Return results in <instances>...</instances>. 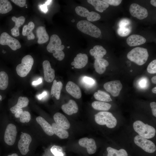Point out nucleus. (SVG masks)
<instances>
[{
	"instance_id": "1",
	"label": "nucleus",
	"mask_w": 156,
	"mask_h": 156,
	"mask_svg": "<svg viewBox=\"0 0 156 156\" xmlns=\"http://www.w3.org/2000/svg\"><path fill=\"white\" fill-rule=\"evenodd\" d=\"M64 46L62 45V41L58 36L53 34L51 37L49 43L47 47V51L52 53L53 57L59 61L62 60L64 58L65 54L62 50Z\"/></svg>"
},
{
	"instance_id": "2",
	"label": "nucleus",
	"mask_w": 156,
	"mask_h": 156,
	"mask_svg": "<svg viewBox=\"0 0 156 156\" xmlns=\"http://www.w3.org/2000/svg\"><path fill=\"white\" fill-rule=\"evenodd\" d=\"M148 56L147 49L136 47L132 49L128 53L127 57L131 61L141 66L146 63Z\"/></svg>"
},
{
	"instance_id": "3",
	"label": "nucleus",
	"mask_w": 156,
	"mask_h": 156,
	"mask_svg": "<svg viewBox=\"0 0 156 156\" xmlns=\"http://www.w3.org/2000/svg\"><path fill=\"white\" fill-rule=\"evenodd\" d=\"M134 130L139 135L146 139L153 137L155 134L156 130L153 127L147 124H145L140 120H137L133 123Z\"/></svg>"
},
{
	"instance_id": "4",
	"label": "nucleus",
	"mask_w": 156,
	"mask_h": 156,
	"mask_svg": "<svg viewBox=\"0 0 156 156\" xmlns=\"http://www.w3.org/2000/svg\"><path fill=\"white\" fill-rule=\"evenodd\" d=\"M77 26L78 29L81 31L92 37L98 38L101 34V31L99 28L86 20L79 21Z\"/></svg>"
},
{
	"instance_id": "5",
	"label": "nucleus",
	"mask_w": 156,
	"mask_h": 156,
	"mask_svg": "<svg viewBox=\"0 0 156 156\" xmlns=\"http://www.w3.org/2000/svg\"><path fill=\"white\" fill-rule=\"evenodd\" d=\"M96 122L101 125H105L110 128L115 127L117 123L116 118L110 112L102 111L98 112L95 115Z\"/></svg>"
},
{
	"instance_id": "6",
	"label": "nucleus",
	"mask_w": 156,
	"mask_h": 156,
	"mask_svg": "<svg viewBox=\"0 0 156 156\" xmlns=\"http://www.w3.org/2000/svg\"><path fill=\"white\" fill-rule=\"evenodd\" d=\"M34 63V59L31 55H28L24 56L22 59L21 63L16 67L17 74L21 77L26 76L30 71Z\"/></svg>"
},
{
	"instance_id": "7",
	"label": "nucleus",
	"mask_w": 156,
	"mask_h": 156,
	"mask_svg": "<svg viewBox=\"0 0 156 156\" xmlns=\"http://www.w3.org/2000/svg\"><path fill=\"white\" fill-rule=\"evenodd\" d=\"M134 142L136 145L147 152L152 153L156 151V147L153 142L139 135L135 137Z\"/></svg>"
},
{
	"instance_id": "8",
	"label": "nucleus",
	"mask_w": 156,
	"mask_h": 156,
	"mask_svg": "<svg viewBox=\"0 0 156 156\" xmlns=\"http://www.w3.org/2000/svg\"><path fill=\"white\" fill-rule=\"evenodd\" d=\"M0 44L7 45L14 51H16L21 47V45L17 40L12 37L6 32L2 33L0 36Z\"/></svg>"
},
{
	"instance_id": "9",
	"label": "nucleus",
	"mask_w": 156,
	"mask_h": 156,
	"mask_svg": "<svg viewBox=\"0 0 156 156\" xmlns=\"http://www.w3.org/2000/svg\"><path fill=\"white\" fill-rule=\"evenodd\" d=\"M76 13L79 15L87 17L88 21L93 22L99 20L101 16L99 14L94 11L89 12L86 8L81 6H77L75 8Z\"/></svg>"
},
{
	"instance_id": "10",
	"label": "nucleus",
	"mask_w": 156,
	"mask_h": 156,
	"mask_svg": "<svg viewBox=\"0 0 156 156\" xmlns=\"http://www.w3.org/2000/svg\"><path fill=\"white\" fill-rule=\"evenodd\" d=\"M17 133L16 126L12 124H8L6 128L4 135L5 143L9 145H13L15 141Z\"/></svg>"
},
{
	"instance_id": "11",
	"label": "nucleus",
	"mask_w": 156,
	"mask_h": 156,
	"mask_svg": "<svg viewBox=\"0 0 156 156\" xmlns=\"http://www.w3.org/2000/svg\"><path fill=\"white\" fill-rule=\"evenodd\" d=\"M103 87L113 96L116 97L119 94L122 86L120 81L116 80L105 83L103 85Z\"/></svg>"
},
{
	"instance_id": "12",
	"label": "nucleus",
	"mask_w": 156,
	"mask_h": 156,
	"mask_svg": "<svg viewBox=\"0 0 156 156\" xmlns=\"http://www.w3.org/2000/svg\"><path fill=\"white\" fill-rule=\"evenodd\" d=\"M129 12L132 16L139 20L146 18L148 15V11L146 8L135 3L131 4Z\"/></svg>"
},
{
	"instance_id": "13",
	"label": "nucleus",
	"mask_w": 156,
	"mask_h": 156,
	"mask_svg": "<svg viewBox=\"0 0 156 156\" xmlns=\"http://www.w3.org/2000/svg\"><path fill=\"white\" fill-rule=\"evenodd\" d=\"M31 140V138L28 134L23 133L21 134L18 143V147L22 155H26L29 151V148Z\"/></svg>"
},
{
	"instance_id": "14",
	"label": "nucleus",
	"mask_w": 156,
	"mask_h": 156,
	"mask_svg": "<svg viewBox=\"0 0 156 156\" xmlns=\"http://www.w3.org/2000/svg\"><path fill=\"white\" fill-rule=\"evenodd\" d=\"M78 143L80 146L86 148L87 152L89 154H92L96 151L97 147L96 142L92 138H82L79 140Z\"/></svg>"
},
{
	"instance_id": "15",
	"label": "nucleus",
	"mask_w": 156,
	"mask_h": 156,
	"mask_svg": "<svg viewBox=\"0 0 156 156\" xmlns=\"http://www.w3.org/2000/svg\"><path fill=\"white\" fill-rule=\"evenodd\" d=\"M42 66L44 80L47 82H52L55 77L54 70L51 68L50 64L48 60L43 61Z\"/></svg>"
},
{
	"instance_id": "16",
	"label": "nucleus",
	"mask_w": 156,
	"mask_h": 156,
	"mask_svg": "<svg viewBox=\"0 0 156 156\" xmlns=\"http://www.w3.org/2000/svg\"><path fill=\"white\" fill-rule=\"evenodd\" d=\"M67 92L72 96L77 99H80L81 96V92L79 87L75 83L68 81L66 86Z\"/></svg>"
},
{
	"instance_id": "17",
	"label": "nucleus",
	"mask_w": 156,
	"mask_h": 156,
	"mask_svg": "<svg viewBox=\"0 0 156 156\" xmlns=\"http://www.w3.org/2000/svg\"><path fill=\"white\" fill-rule=\"evenodd\" d=\"M88 57L86 54H77L71 64L75 68L80 69L85 67L88 63Z\"/></svg>"
},
{
	"instance_id": "18",
	"label": "nucleus",
	"mask_w": 156,
	"mask_h": 156,
	"mask_svg": "<svg viewBox=\"0 0 156 156\" xmlns=\"http://www.w3.org/2000/svg\"><path fill=\"white\" fill-rule=\"evenodd\" d=\"M55 123L62 128L67 129H69L70 124L67 118L62 114L57 112L53 117Z\"/></svg>"
},
{
	"instance_id": "19",
	"label": "nucleus",
	"mask_w": 156,
	"mask_h": 156,
	"mask_svg": "<svg viewBox=\"0 0 156 156\" xmlns=\"http://www.w3.org/2000/svg\"><path fill=\"white\" fill-rule=\"evenodd\" d=\"M61 108L64 112L69 115L77 113L78 110L77 103L72 99L70 100L67 103L63 105Z\"/></svg>"
},
{
	"instance_id": "20",
	"label": "nucleus",
	"mask_w": 156,
	"mask_h": 156,
	"mask_svg": "<svg viewBox=\"0 0 156 156\" xmlns=\"http://www.w3.org/2000/svg\"><path fill=\"white\" fill-rule=\"evenodd\" d=\"M146 39L143 37L137 34H133L129 36L127 39V44L130 47L135 46L144 43Z\"/></svg>"
},
{
	"instance_id": "21",
	"label": "nucleus",
	"mask_w": 156,
	"mask_h": 156,
	"mask_svg": "<svg viewBox=\"0 0 156 156\" xmlns=\"http://www.w3.org/2000/svg\"><path fill=\"white\" fill-rule=\"evenodd\" d=\"M109 65L108 62L105 59L101 58L95 59L94 67L96 72L99 74L103 73L106 70V67Z\"/></svg>"
},
{
	"instance_id": "22",
	"label": "nucleus",
	"mask_w": 156,
	"mask_h": 156,
	"mask_svg": "<svg viewBox=\"0 0 156 156\" xmlns=\"http://www.w3.org/2000/svg\"><path fill=\"white\" fill-rule=\"evenodd\" d=\"M36 120L47 135L51 136L54 134L51 125L43 118L38 116L36 118Z\"/></svg>"
},
{
	"instance_id": "23",
	"label": "nucleus",
	"mask_w": 156,
	"mask_h": 156,
	"mask_svg": "<svg viewBox=\"0 0 156 156\" xmlns=\"http://www.w3.org/2000/svg\"><path fill=\"white\" fill-rule=\"evenodd\" d=\"M12 19L15 23L14 27L11 30L12 34L15 37L18 36L20 34L19 28L24 23L25 18L23 16L18 18L13 16L12 18Z\"/></svg>"
},
{
	"instance_id": "24",
	"label": "nucleus",
	"mask_w": 156,
	"mask_h": 156,
	"mask_svg": "<svg viewBox=\"0 0 156 156\" xmlns=\"http://www.w3.org/2000/svg\"><path fill=\"white\" fill-rule=\"evenodd\" d=\"M36 33L38 44H42L46 42L49 40V36L44 27H38L36 29Z\"/></svg>"
},
{
	"instance_id": "25",
	"label": "nucleus",
	"mask_w": 156,
	"mask_h": 156,
	"mask_svg": "<svg viewBox=\"0 0 156 156\" xmlns=\"http://www.w3.org/2000/svg\"><path fill=\"white\" fill-rule=\"evenodd\" d=\"M107 53L106 50L101 46L96 45L90 50V54L96 59L102 58Z\"/></svg>"
},
{
	"instance_id": "26",
	"label": "nucleus",
	"mask_w": 156,
	"mask_h": 156,
	"mask_svg": "<svg viewBox=\"0 0 156 156\" xmlns=\"http://www.w3.org/2000/svg\"><path fill=\"white\" fill-rule=\"evenodd\" d=\"M88 2L93 6L97 11L102 12L109 7V5L103 0H88Z\"/></svg>"
},
{
	"instance_id": "27",
	"label": "nucleus",
	"mask_w": 156,
	"mask_h": 156,
	"mask_svg": "<svg viewBox=\"0 0 156 156\" xmlns=\"http://www.w3.org/2000/svg\"><path fill=\"white\" fill-rule=\"evenodd\" d=\"M29 100L26 97L20 96L16 105L10 109L12 113L15 114L18 110L23 107H27L28 105Z\"/></svg>"
},
{
	"instance_id": "28",
	"label": "nucleus",
	"mask_w": 156,
	"mask_h": 156,
	"mask_svg": "<svg viewBox=\"0 0 156 156\" xmlns=\"http://www.w3.org/2000/svg\"><path fill=\"white\" fill-rule=\"evenodd\" d=\"M34 27V23L30 21L27 25H25L23 27L22 35L23 36H27L29 40L34 39L35 38V35L32 32Z\"/></svg>"
},
{
	"instance_id": "29",
	"label": "nucleus",
	"mask_w": 156,
	"mask_h": 156,
	"mask_svg": "<svg viewBox=\"0 0 156 156\" xmlns=\"http://www.w3.org/2000/svg\"><path fill=\"white\" fill-rule=\"evenodd\" d=\"M52 127L54 133L62 139L68 138L69 134L66 130L57 125L55 123H53Z\"/></svg>"
},
{
	"instance_id": "30",
	"label": "nucleus",
	"mask_w": 156,
	"mask_h": 156,
	"mask_svg": "<svg viewBox=\"0 0 156 156\" xmlns=\"http://www.w3.org/2000/svg\"><path fill=\"white\" fill-rule=\"evenodd\" d=\"M62 86L63 84L62 82H57L56 80H54L51 87V94L55 97L57 100H58L60 98Z\"/></svg>"
},
{
	"instance_id": "31",
	"label": "nucleus",
	"mask_w": 156,
	"mask_h": 156,
	"mask_svg": "<svg viewBox=\"0 0 156 156\" xmlns=\"http://www.w3.org/2000/svg\"><path fill=\"white\" fill-rule=\"evenodd\" d=\"M15 116L19 118L20 121L22 123L28 122L31 120V115L28 111H23L22 109L18 110L15 113Z\"/></svg>"
},
{
	"instance_id": "32",
	"label": "nucleus",
	"mask_w": 156,
	"mask_h": 156,
	"mask_svg": "<svg viewBox=\"0 0 156 156\" xmlns=\"http://www.w3.org/2000/svg\"><path fill=\"white\" fill-rule=\"evenodd\" d=\"M94 96L96 100L105 102H109L112 100L109 94L106 92L100 90H98L94 94Z\"/></svg>"
},
{
	"instance_id": "33",
	"label": "nucleus",
	"mask_w": 156,
	"mask_h": 156,
	"mask_svg": "<svg viewBox=\"0 0 156 156\" xmlns=\"http://www.w3.org/2000/svg\"><path fill=\"white\" fill-rule=\"evenodd\" d=\"M93 108L96 110L106 111L111 107V105L106 102L100 101H94L92 104Z\"/></svg>"
},
{
	"instance_id": "34",
	"label": "nucleus",
	"mask_w": 156,
	"mask_h": 156,
	"mask_svg": "<svg viewBox=\"0 0 156 156\" xmlns=\"http://www.w3.org/2000/svg\"><path fill=\"white\" fill-rule=\"evenodd\" d=\"M108 152L107 156H128L126 151L123 149L119 150L108 147L107 148Z\"/></svg>"
},
{
	"instance_id": "35",
	"label": "nucleus",
	"mask_w": 156,
	"mask_h": 156,
	"mask_svg": "<svg viewBox=\"0 0 156 156\" xmlns=\"http://www.w3.org/2000/svg\"><path fill=\"white\" fill-rule=\"evenodd\" d=\"M12 8V5L9 1L0 0V13H7L11 11Z\"/></svg>"
},
{
	"instance_id": "36",
	"label": "nucleus",
	"mask_w": 156,
	"mask_h": 156,
	"mask_svg": "<svg viewBox=\"0 0 156 156\" xmlns=\"http://www.w3.org/2000/svg\"><path fill=\"white\" fill-rule=\"evenodd\" d=\"M8 84V77L7 73L4 71L0 72V90L6 89Z\"/></svg>"
},
{
	"instance_id": "37",
	"label": "nucleus",
	"mask_w": 156,
	"mask_h": 156,
	"mask_svg": "<svg viewBox=\"0 0 156 156\" xmlns=\"http://www.w3.org/2000/svg\"><path fill=\"white\" fill-rule=\"evenodd\" d=\"M51 151L54 156H64L61 147L54 145L52 147Z\"/></svg>"
},
{
	"instance_id": "38",
	"label": "nucleus",
	"mask_w": 156,
	"mask_h": 156,
	"mask_svg": "<svg viewBox=\"0 0 156 156\" xmlns=\"http://www.w3.org/2000/svg\"><path fill=\"white\" fill-rule=\"evenodd\" d=\"M131 32V29L125 27L119 28L117 30L118 35L122 37L126 36L129 35Z\"/></svg>"
},
{
	"instance_id": "39",
	"label": "nucleus",
	"mask_w": 156,
	"mask_h": 156,
	"mask_svg": "<svg viewBox=\"0 0 156 156\" xmlns=\"http://www.w3.org/2000/svg\"><path fill=\"white\" fill-rule=\"evenodd\" d=\"M148 72L150 74H155L156 73V60L151 61L148 65L147 68Z\"/></svg>"
},
{
	"instance_id": "40",
	"label": "nucleus",
	"mask_w": 156,
	"mask_h": 156,
	"mask_svg": "<svg viewBox=\"0 0 156 156\" xmlns=\"http://www.w3.org/2000/svg\"><path fill=\"white\" fill-rule=\"evenodd\" d=\"M130 22L129 19H124L121 20L118 23L119 28L125 27L127 25H129Z\"/></svg>"
},
{
	"instance_id": "41",
	"label": "nucleus",
	"mask_w": 156,
	"mask_h": 156,
	"mask_svg": "<svg viewBox=\"0 0 156 156\" xmlns=\"http://www.w3.org/2000/svg\"><path fill=\"white\" fill-rule=\"evenodd\" d=\"M103 1L109 5L114 6L118 5L120 4L122 1L121 0H103Z\"/></svg>"
},
{
	"instance_id": "42",
	"label": "nucleus",
	"mask_w": 156,
	"mask_h": 156,
	"mask_svg": "<svg viewBox=\"0 0 156 156\" xmlns=\"http://www.w3.org/2000/svg\"><path fill=\"white\" fill-rule=\"evenodd\" d=\"M12 2L18 6L23 7L25 6L26 2L25 0H12Z\"/></svg>"
},
{
	"instance_id": "43",
	"label": "nucleus",
	"mask_w": 156,
	"mask_h": 156,
	"mask_svg": "<svg viewBox=\"0 0 156 156\" xmlns=\"http://www.w3.org/2000/svg\"><path fill=\"white\" fill-rule=\"evenodd\" d=\"M83 81L88 85H92L94 83L95 81L93 79L87 77H84L83 79Z\"/></svg>"
},
{
	"instance_id": "44",
	"label": "nucleus",
	"mask_w": 156,
	"mask_h": 156,
	"mask_svg": "<svg viewBox=\"0 0 156 156\" xmlns=\"http://www.w3.org/2000/svg\"><path fill=\"white\" fill-rule=\"evenodd\" d=\"M147 80L145 78H142L140 80L138 83L140 87L142 88H145L147 86Z\"/></svg>"
},
{
	"instance_id": "45",
	"label": "nucleus",
	"mask_w": 156,
	"mask_h": 156,
	"mask_svg": "<svg viewBox=\"0 0 156 156\" xmlns=\"http://www.w3.org/2000/svg\"><path fill=\"white\" fill-rule=\"evenodd\" d=\"M150 107L151 108L152 114L155 117H156V103L155 102H153L150 103Z\"/></svg>"
},
{
	"instance_id": "46",
	"label": "nucleus",
	"mask_w": 156,
	"mask_h": 156,
	"mask_svg": "<svg viewBox=\"0 0 156 156\" xmlns=\"http://www.w3.org/2000/svg\"><path fill=\"white\" fill-rule=\"evenodd\" d=\"M40 10L44 13H46L48 11L47 5L45 3L39 6Z\"/></svg>"
},
{
	"instance_id": "47",
	"label": "nucleus",
	"mask_w": 156,
	"mask_h": 156,
	"mask_svg": "<svg viewBox=\"0 0 156 156\" xmlns=\"http://www.w3.org/2000/svg\"><path fill=\"white\" fill-rule=\"evenodd\" d=\"M47 92L44 91L41 94L38 95L37 97L38 99L40 100L47 95Z\"/></svg>"
},
{
	"instance_id": "48",
	"label": "nucleus",
	"mask_w": 156,
	"mask_h": 156,
	"mask_svg": "<svg viewBox=\"0 0 156 156\" xmlns=\"http://www.w3.org/2000/svg\"><path fill=\"white\" fill-rule=\"evenodd\" d=\"M42 82V78H40L37 80L33 81L32 82V84L33 86H36L41 83Z\"/></svg>"
},
{
	"instance_id": "49",
	"label": "nucleus",
	"mask_w": 156,
	"mask_h": 156,
	"mask_svg": "<svg viewBox=\"0 0 156 156\" xmlns=\"http://www.w3.org/2000/svg\"><path fill=\"white\" fill-rule=\"evenodd\" d=\"M151 4L153 6L156 7V1L155 0H151L150 1Z\"/></svg>"
},
{
	"instance_id": "50",
	"label": "nucleus",
	"mask_w": 156,
	"mask_h": 156,
	"mask_svg": "<svg viewBox=\"0 0 156 156\" xmlns=\"http://www.w3.org/2000/svg\"><path fill=\"white\" fill-rule=\"evenodd\" d=\"M151 81L153 83L156 84V76H155L153 77L151 79Z\"/></svg>"
},
{
	"instance_id": "51",
	"label": "nucleus",
	"mask_w": 156,
	"mask_h": 156,
	"mask_svg": "<svg viewBox=\"0 0 156 156\" xmlns=\"http://www.w3.org/2000/svg\"><path fill=\"white\" fill-rule=\"evenodd\" d=\"M52 0H47L45 3V4L47 5H49L52 2Z\"/></svg>"
},
{
	"instance_id": "52",
	"label": "nucleus",
	"mask_w": 156,
	"mask_h": 156,
	"mask_svg": "<svg viewBox=\"0 0 156 156\" xmlns=\"http://www.w3.org/2000/svg\"><path fill=\"white\" fill-rule=\"evenodd\" d=\"M152 91L153 93L155 94L156 93V87H155L152 89Z\"/></svg>"
},
{
	"instance_id": "53",
	"label": "nucleus",
	"mask_w": 156,
	"mask_h": 156,
	"mask_svg": "<svg viewBox=\"0 0 156 156\" xmlns=\"http://www.w3.org/2000/svg\"><path fill=\"white\" fill-rule=\"evenodd\" d=\"M8 156H18V155L16 153H14L12 154L11 155H8Z\"/></svg>"
},
{
	"instance_id": "54",
	"label": "nucleus",
	"mask_w": 156,
	"mask_h": 156,
	"mask_svg": "<svg viewBox=\"0 0 156 156\" xmlns=\"http://www.w3.org/2000/svg\"><path fill=\"white\" fill-rule=\"evenodd\" d=\"M2 99V96L1 95H0V101L1 99Z\"/></svg>"
},
{
	"instance_id": "55",
	"label": "nucleus",
	"mask_w": 156,
	"mask_h": 156,
	"mask_svg": "<svg viewBox=\"0 0 156 156\" xmlns=\"http://www.w3.org/2000/svg\"><path fill=\"white\" fill-rule=\"evenodd\" d=\"M74 21H75V20H74V19L73 20V21H72V22H74Z\"/></svg>"
},
{
	"instance_id": "56",
	"label": "nucleus",
	"mask_w": 156,
	"mask_h": 156,
	"mask_svg": "<svg viewBox=\"0 0 156 156\" xmlns=\"http://www.w3.org/2000/svg\"><path fill=\"white\" fill-rule=\"evenodd\" d=\"M70 48V47H69V46H68V47H67V48Z\"/></svg>"
},
{
	"instance_id": "57",
	"label": "nucleus",
	"mask_w": 156,
	"mask_h": 156,
	"mask_svg": "<svg viewBox=\"0 0 156 156\" xmlns=\"http://www.w3.org/2000/svg\"><path fill=\"white\" fill-rule=\"evenodd\" d=\"M25 5L26 6V7H27V4H25Z\"/></svg>"
},
{
	"instance_id": "58",
	"label": "nucleus",
	"mask_w": 156,
	"mask_h": 156,
	"mask_svg": "<svg viewBox=\"0 0 156 156\" xmlns=\"http://www.w3.org/2000/svg\"><path fill=\"white\" fill-rule=\"evenodd\" d=\"M26 8H27V7H26Z\"/></svg>"
},
{
	"instance_id": "59",
	"label": "nucleus",
	"mask_w": 156,
	"mask_h": 156,
	"mask_svg": "<svg viewBox=\"0 0 156 156\" xmlns=\"http://www.w3.org/2000/svg\"><path fill=\"white\" fill-rule=\"evenodd\" d=\"M72 68H73V67H72Z\"/></svg>"
},
{
	"instance_id": "60",
	"label": "nucleus",
	"mask_w": 156,
	"mask_h": 156,
	"mask_svg": "<svg viewBox=\"0 0 156 156\" xmlns=\"http://www.w3.org/2000/svg\"></svg>"
}]
</instances>
